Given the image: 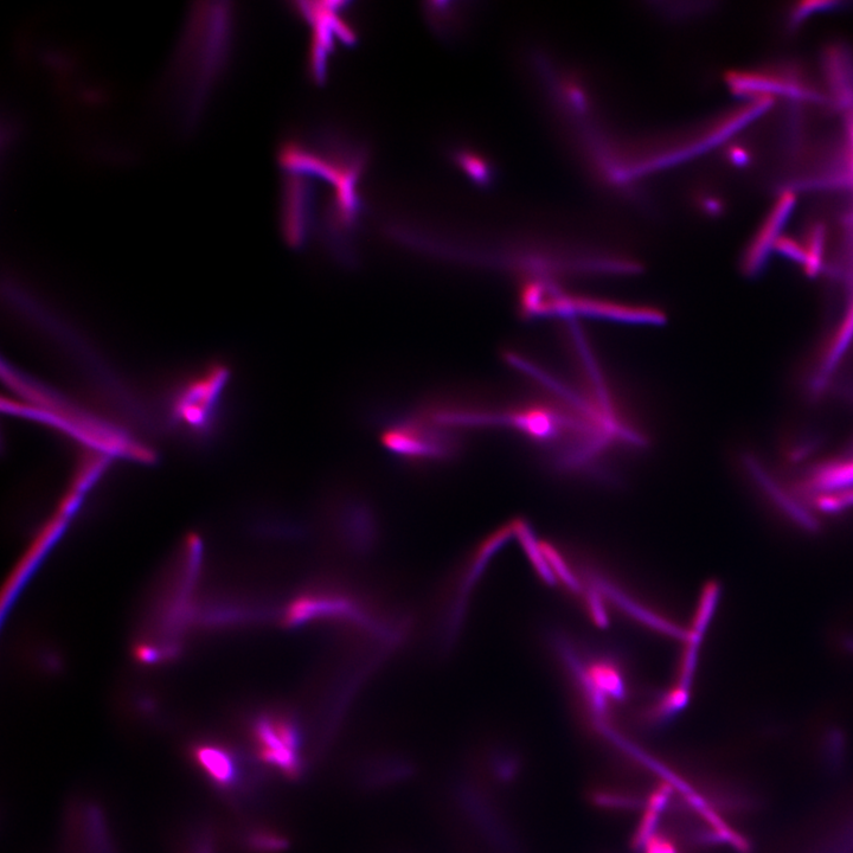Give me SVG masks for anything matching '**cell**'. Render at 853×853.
Segmentation results:
<instances>
[{
  "instance_id": "obj_1",
  "label": "cell",
  "mask_w": 853,
  "mask_h": 853,
  "mask_svg": "<svg viewBox=\"0 0 853 853\" xmlns=\"http://www.w3.org/2000/svg\"><path fill=\"white\" fill-rule=\"evenodd\" d=\"M235 27L230 3L196 4L185 17L159 88L165 117L178 133H194L207 117L232 62Z\"/></svg>"
},
{
  "instance_id": "obj_2",
  "label": "cell",
  "mask_w": 853,
  "mask_h": 853,
  "mask_svg": "<svg viewBox=\"0 0 853 853\" xmlns=\"http://www.w3.org/2000/svg\"><path fill=\"white\" fill-rule=\"evenodd\" d=\"M3 374L8 375L9 386L28 401L27 404L9 402L11 414L46 423L87 450L106 454L111 458L140 463H151L155 459L151 448L137 436L127 432L126 428L89 412L56 391L29 380L11 367H4Z\"/></svg>"
},
{
  "instance_id": "obj_3",
  "label": "cell",
  "mask_w": 853,
  "mask_h": 853,
  "mask_svg": "<svg viewBox=\"0 0 853 853\" xmlns=\"http://www.w3.org/2000/svg\"><path fill=\"white\" fill-rule=\"evenodd\" d=\"M230 380V369L210 362L179 378L166 391L162 425L165 431L195 445L214 438L220 425L222 402Z\"/></svg>"
},
{
  "instance_id": "obj_4",
  "label": "cell",
  "mask_w": 853,
  "mask_h": 853,
  "mask_svg": "<svg viewBox=\"0 0 853 853\" xmlns=\"http://www.w3.org/2000/svg\"><path fill=\"white\" fill-rule=\"evenodd\" d=\"M285 624L299 627L313 621H339L355 625L374 636L391 641L399 628L380 617L373 607L344 588L314 586L294 596L285 611Z\"/></svg>"
},
{
  "instance_id": "obj_5",
  "label": "cell",
  "mask_w": 853,
  "mask_h": 853,
  "mask_svg": "<svg viewBox=\"0 0 853 853\" xmlns=\"http://www.w3.org/2000/svg\"><path fill=\"white\" fill-rule=\"evenodd\" d=\"M450 427L442 426L431 414L407 413L388 420L382 444L402 459L444 461L459 451V441Z\"/></svg>"
},
{
  "instance_id": "obj_6",
  "label": "cell",
  "mask_w": 853,
  "mask_h": 853,
  "mask_svg": "<svg viewBox=\"0 0 853 853\" xmlns=\"http://www.w3.org/2000/svg\"><path fill=\"white\" fill-rule=\"evenodd\" d=\"M252 739L256 755L266 765L286 774L297 771L300 731L292 717L280 713L259 716L252 727Z\"/></svg>"
},
{
  "instance_id": "obj_7",
  "label": "cell",
  "mask_w": 853,
  "mask_h": 853,
  "mask_svg": "<svg viewBox=\"0 0 853 853\" xmlns=\"http://www.w3.org/2000/svg\"><path fill=\"white\" fill-rule=\"evenodd\" d=\"M300 12L313 28L311 69L314 79L322 81L327 54L336 40L354 41V32L342 16V3H303Z\"/></svg>"
},
{
  "instance_id": "obj_8",
  "label": "cell",
  "mask_w": 853,
  "mask_h": 853,
  "mask_svg": "<svg viewBox=\"0 0 853 853\" xmlns=\"http://www.w3.org/2000/svg\"><path fill=\"white\" fill-rule=\"evenodd\" d=\"M198 771L218 792L232 794L242 781V763L233 749L216 742H198L190 749Z\"/></svg>"
},
{
  "instance_id": "obj_9",
  "label": "cell",
  "mask_w": 853,
  "mask_h": 853,
  "mask_svg": "<svg viewBox=\"0 0 853 853\" xmlns=\"http://www.w3.org/2000/svg\"><path fill=\"white\" fill-rule=\"evenodd\" d=\"M730 86L750 99L784 94L795 99L819 100V95L790 75L775 72H739L729 76Z\"/></svg>"
},
{
  "instance_id": "obj_10",
  "label": "cell",
  "mask_w": 853,
  "mask_h": 853,
  "mask_svg": "<svg viewBox=\"0 0 853 853\" xmlns=\"http://www.w3.org/2000/svg\"><path fill=\"white\" fill-rule=\"evenodd\" d=\"M336 527L339 538L352 553L368 554L377 540V523L369 505L349 500L338 510Z\"/></svg>"
},
{
  "instance_id": "obj_11",
  "label": "cell",
  "mask_w": 853,
  "mask_h": 853,
  "mask_svg": "<svg viewBox=\"0 0 853 853\" xmlns=\"http://www.w3.org/2000/svg\"><path fill=\"white\" fill-rule=\"evenodd\" d=\"M795 202L797 200H795L794 192L786 190L782 192L772 209L769 210L758 233L750 242L745 256V268L748 273L758 272L765 265L767 256L781 236V230L784 228L787 218L790 217Z\"/></svg>"
},
{
  "instance_id": "obj_12",
  "label": "cell",
  "mask_w": 853,
  "mask_h": 853,
  "mask_svg": "<svg viewBox=\"0 0 853 853\" xmlns=\"http://www.w3.org/2000/svg\"><path fill=\"white\" fill-rule=\"evenodd\" d=\"M74 825L83 853H114L105 817L94 805H86L75 814Z\"/></svg>"
},
{
  "instance_id": "obj_13",
  "label": "cell",
  "mask_w": 853,
  "mask_h": 853,
  "mask_svg": "<svg viewBox=\"0 0 853 853\" xmlns=\"http://www.w3.org/2000/svg\"><path fill=\"white\" fill-rule=\"evenodd\" d=\"M671 792V786L664 784L658 787L651 795L644 818L638 827L636 839H634V843L637 846L649 842L653 837V831L659 822L660 814H662L665 806L669 803Z\"/></svg>"
},
{
  "instance_id": "obj_14",
  "label": "cell",
  "mask_w": 853,
  "mask_h": 853,
  "mask_svg": "<svg viewBox=\"0 0 853 853\" xmlns=\"http://www.w3.org/2000/svg\"><path fill=\"white\" fill-rule=\"evenodd\" d=\"M826 229L824 224L816 223L807 233L804 242L806 260L805 271L808 275H816L823 267Z\"/></svg>"
},
{
  "instance_id": "obj_15",
  "label": "cell",
  "mask_w": 853,
  "mask_h": 853,
  "mask_svg": "<svg viewBox=\"0 0 853 853\" xmlns=\"http://www.w3.org/2000/svg\"><path fill=\"white\" fill-rule=\"evenodd\" d=\"M773 250H776V252L794 262H798V264L805 265L806 252L804 243H800L792 239V237L781 235L778 241L775 242Z\"/></svg>"
},
{
  "instance_id": "obj_16",
  "label": "cell",
  "mask_w": 853,
  "mask_h": 853,
  "mask_svg": "<svg viewBox=\"0 0 853 853\" xmlns=\"http://www.w3.org/2000/svg\"><path fill=\"white\" fill-rule=\"evenodd\" d=\"M646 853H677L670 839L654 835L646 844Z\"/></svg>"
},
{
  "instance_id": "obj_17",
  "label": "cell",
  "mask_w": 853,
  "mask_h": 853,
  "mask_svg": "<svg viewBox=\"0 0 853 853\" xmlns=\"http://www.w3.org/2000/svg\"><path fill=\"white\" fill-rule=\"evenodd\" d=\"M188 853H216L213 840L208 835H198L191 840Z\"/></svg>"
},
{
  "instance_id": "obj_18",
  "label": "cell",
  "mask_w": 853,
  "mask_h": 853,
  "mask_svg": "<svg viewBox=\"0 0 853 853\" xmlns=\"http://www.w3.org/2000/svg\"><path fill=\"white\" fill-rule=\"evenodd\" d=\"M731 159H733L736 164L742 165L748 162L749 155L745 149L736 146L731 150Z\"/></svg>"
}]
</instances>
